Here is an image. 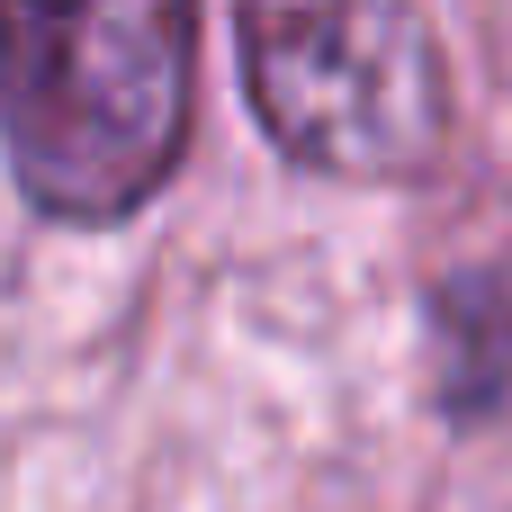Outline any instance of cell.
<instances>
[{
	"label": "cell",
	"mask_w": 512,
	"mask_h": 512,
	"mask_svg": "<svg viewBox=\"0 0 512 512\" xmlns=\"http://www.w3.org/2000/svg\"><path fill=\"white\" fill-rule=\"evenodd\" d=\"M198 18L171 0L0 9V144L18 189L63 225L135 216L189 144Z\"/></svg>",
	"instance_id": "obj_1"
},
{
	"label": "cell",
	"mask_w": 512,
	"mask_h": 512,
	"mask_svg": "<svg viewBox=\"0 0 512 512\" xmlns=\"http://www.w3.org/2000/svg\"><path fill=\"white\" fill-rule=\"evenodd\" d=\"M252 117L333 180H405L441 153L450 72L423 9H243Z\"/></svg>",
	"instance_id": "obj_2"
}]
</instances>
